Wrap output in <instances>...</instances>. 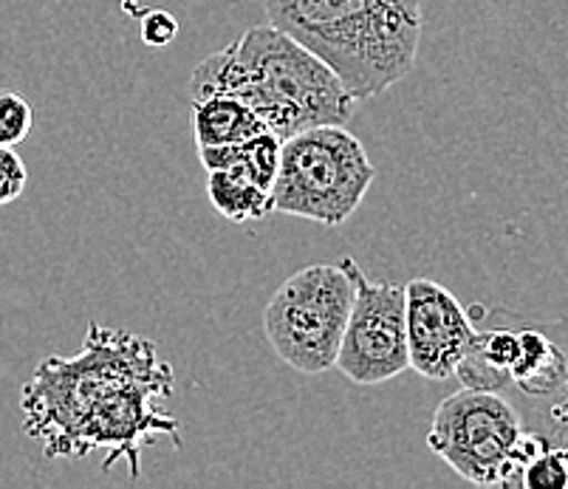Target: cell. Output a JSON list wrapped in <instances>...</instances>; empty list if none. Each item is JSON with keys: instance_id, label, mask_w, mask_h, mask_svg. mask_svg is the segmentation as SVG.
<instances>
[{"instance_id": "obj_1", "label": "cell", "mask_w": 568, "mask_h": 489, "mask_svg": "<svg viewBox=\"0 0 568 489\" xmlns=\"http://www.w3.org/2000/svg\"><path fill=\"white\" fill-rule=\"evenodd\" d=\"M190 91L193 100L244 102L277 139L317 125H348L359 105L323 60L272 23L252 26L235 43L206 54L190 77Z\"/></svg>"}, {"instance_id": "obj_2", "label": "cell", "mask_w": 568, "mask_h": 489, "mask_svg": "<svg viewBox=\"0 0 568 489\" xmlns=\"http://www.w3.org/2000/svg\"><path fill=\"white\" fill-rule=\"evenodd\" d=\"M268 23L306 45L356 102L374 100L416 65L422 0H263Z\"/></svg>"}, {"instance_id": "obj_3", "label": "cell", "mask_w": 568, "mask_h": 489, "mask_svg": "<svg viewBox=\"0 0 568 489\" xmlns=\"http://www.w3.org/2000/svg\"><path fill=\"white\" fill-rule=\"evenodd\" d=\"M173 374L151 339L91 323L74 357H51L23 385V427L49 458L69 456L77 427L102 396L136 379Z\"/></svg>"}, {"instance_id": "obj_4", "label": "cell", "mask_w": 568, "mask_h": 489, "mask_svg": "<svg viewBox=\"0 0 568 489\" xmlns=\"http://www.w3.org/2000/svg\"><path fill=\"white\" fill-rule=\"evenodd\" d=\"M555 445L524 425V414L495 390L462 388L442 399L427 447L475 487H518L537 450Z\"/></svg>"}, {"instance_id": "obj_5", "label": "cell", "mask_w": 568, "mask_h": 489, "mask_svg": "<svg viewBox=\"0 0 568 489\" xmlns=\"http://www.w3.org/2000/svg\"><path fill=\"white\" fill-rule=\"evenodd\" d=\"M376 179L365 145L345 125H317L283 139L272 210L323 226H343Z\"/></svg>"}, {"instance_id": "obj_6", "label": "cell", "mask_w": 568, "mask_h": 489, "mask_svg": "<svg viewBox=\"0 0 568 489\" xmlns=\"http://www.w3.org/2000/svg\"><path fill=\"white\" fill-rule=\"evenodd\" d=\"M351 295L354 286L339 264H312L286 277L263 312V332L272 352L301 374L317 377L332 370Z\"/></svg>"}, {"instance_id": "obj_7", "label": "cell", "mask_w": 568, "mask_h": 489, "mask_svg": "<svg viewBox=\"0 0 568 489\" xmlns=\"http://www.w3.org/2000/svg\"><path fill=\"white\" fill-rule=\"evenodd\" d=\"M351 277L348 320H345L334 368L356 385H382L407 370L405 286L371 281L354 257L339 261Z\"/></svg>"}, {"instance_id": "obj_8", "label": "cell", "mask_w": 568, "mask_h": 489, "mask_svg": "<svg viewBox=\"0 0 568 489\" xmlns=\"http://www.w3.org/2000/svg\"><path fill=\"white\" fill-rule=\"evenodd\" d=\"M407 368L447 383L475 337V323L447 286L430 277L405 283Z\"/></svg>"}, {"instance_id": "obj_9", "label": "cell", "mask_w": 568, "mask_h": 489, "mask_svg": "<svg viewBox=\"0 0 568 489\" xmlns=\"http://www.w3.org/2000/svg\"><path fill=\"white\" fill-rule=\"evenodd\" d=\"M520 352L509 368V388L520 390L529 399L562 401L568 383V363L562 345L546 332L518 326Z\"/></svg>"}, {"instance_id": "obj_10", "label": "cell", "mask_w": 568, "mask_h": 489, "mask_svg": "<svg viewBox=\"0 0 568 489\" xmlns=\"http://www.w3.org/2000/svg\"><path fill=\"white\" fill-rule=\"evenodd\" d=\"M261 131H266V128L244 102L232 100V96L193 100L195 147L237 145V142H244Z\"/></svg>"}, {"instance_id": "obj_11", "label": "cell", "mask_w": 568, "mask_h": 489, "mask_svg": "<svg viewBox=\"0 0 568 489\" xmlns=\"http://www.w3.org/2000/svg\"><path fill=\"white\" fill-rule=\"evenodd\" d=\"M206 198L232 224L244 221H263L275 213L272 210V193L257 187L241 170H206Z\"/></svg>"}, {"instance_id": "obj_12", "label": "cell", "mask_w": 568, "mask_h": 489, "mask_svg": "<svg viewBox=\"0 0 568 489\" xmlns=\"http://www.w3.org/2000/svg\"><path fill=\"white\" fill-rule=\"evenodd\" d=\"M568 458L562 445H546L529 458L520 476V489H566Z\"/></svg>"}, {"instance_id": "obj_13", "label": "cell", "mask_w": 568, "mask_h": 489, "mask_svg": "<svg viewBox=\"0 0 568 489\" xmlns=\"http://www.w3.org/2000/svg\"><path fill=\"white\" fill-rule=\"evenodd\" d=\"M34 125L32 105L23 100L20 94L12 91H3L0 94V145L18 147Z\"/></svg>"}, {"instance_id": "obj_14", "label": "cell", "mask_w": 568, "mask_h": 489, "mask_svg": "<svg viewBox=\"0 0 568 489\" xmlns=\"http://www.w3.org/2000/svg\"><path fill=\"white\" fill-rule=\"evenodd\" d=\"M26 182H29V173H26L23 159L18 156L14 147L0 145V207L20 198Z\"/></svg>"}, {"instance_id": "obj_15", "label": "cell", "mask_w": 568, "mask_h": 489, "mask_svg": "<svg viewBox=\"0 0 568 489\" xmlns=\"http://www.w3.org/2000/svg\"><path fill=\"white\" fill-rule=\"evenodd\" d=\"M139 32H142V40L148 45H170L175 38H179V20L168 12V9H153L142 18L139 23Z\"/></svg>"}]
</instances>
